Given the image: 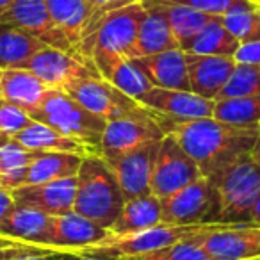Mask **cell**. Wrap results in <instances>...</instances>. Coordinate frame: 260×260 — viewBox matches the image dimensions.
I'll use <instances>...</instances> for the list:
<instances>
[{
    "label": "cell",
    "mask_w": 260,
    "mask_h": 260,
    "mask_svg": "<svg viewBox=\"0 0 260 260\" xmlns=\"http://www.w3.org/2000/svg\"><path fill=\"white\" fill-rule=\"evenodd\" d=\"M159 125L187 152L207 178L217 177L232 162L248 155L260 130L258 125L239 126L216 118L159 121Z\"/></svg>",
    "instance_id": "cell-1"
},
{
    "label": "cell",
    "mask_w": 260,
    "mask_h": 260,
    "mask_svg": "<svg viewBox=\"0 0 260 260\" xmlns=\"http://www.w3.org/2000/svg\"><path fill=\"white\" fill-rule=\"evenodd\" d=\"M145 13V4L136 2L105 15L96 29L82 41L79 55L93 62L100 77L107 79L119 61L132 59L139 23Z\"/></svg>",
    "instance_id": "cell-2"
},
{
    "label": "cell",
    "mask_w": 260,
    "mask_h": 260,
    "mask_svg": "<svg viewBox=\"0 0 260 260\" xmlns=\"http://www.w3.org/2000/svg\"><path fill=\"white\" fill-rule=\"evenodd\" d=\"M230 223H194V224H173L159 223L145 230L128 232V234H107L102 241L89 246L73 249L75 255L94 256L102 260H118L123 256L141 255L153 249L168 248L189 237H194L214 228L228 226Z\"/></svg>",
    "instance_id": "cell-3"
},
{
    "label": "cell",
    "mask_w": 260,
    "mask_h": 260,
    "mask_svg": "<svg viewBox=\"0 0 260 260\" xmlns=\"http://www.w3.org/2000/svg\"><path fill=\"white\" fill-rule=\"evenodd\" d=\"M123 205L125 198L121 194V189L102 155L89 153L82 157L77 173L73 210L109 230L118 219Z\"/></svg>",
    "instance_id": "cell-4"
},
{
    "label": "cell",
    "mask_w": 260,
    "mask_h": 260,
    "mask_svg": "<svg viewBox=\"0 0 260 260\" xmlns=\"http://www.w3.org/2000/svg\"><path fill=\"white\" fill-rule=\"evenodd\" d=\"M30 116L36 121L50 125L61 134L79 141L80 145L89 148L91 153L100 155L102 134L107 121L89 112L66 91L50 89L41 105L30 112Z\"/></svg>",
    "instance_id": "cell-5"
},
{
    "label": "cell",
    "mask_w": 260,
    "mask_h": 260,
    "mask_svg": "<svg viewBox=\"0 0 260 260\" xmlns=\"http://www.w3.org/2000/svg\"><path fill=\"white\" fill-rule=\"evenodd\" d=\"M209 180L219 194L221 223L251 224V209L260 194V164L248 153Z\"/></svg>",
    "instance_id": "cell-6"
},
{
    "label": "cell",
    "mask_w": 260,
    "mask_h": 260,
    "mask_svg": "<svg viewBox=\"0 0 260 260\" xmlns=\"http://www.w3.org/2000/svg\"><path fill=\"white\" fill-rule=\"evenodd\" d=\"M66 93L105 121L118 118H155L153 112L139 105L134 98L119 91L100 75L77 80Z\"/></svg>",
    "instance_id": "cell-7"
},
{
    "label": "cell",
    "mask_w": 260,
    "mask_h": 260,
    "mask_svg": "<svg viewBox=\"0 0 260 260\" xmlns=\"http://www.w3.org/2000/svg\"><path fill=\"white\" fill-rule=\"evenodd\" d=\"M162 223L194 224V223H221L219 221V194L207 177H198L185 187L160 200Z\"/></svg>",
    "instance_id": "cell-8"
},
{
    "label": "cell",
    "mask_w": 260,
    "mask_h": 260,
    "mask_svg": "<svg viewBox=\"0 0 260 260\" xmlns=\"http://www.w3.org/2000/svg\"><path fill=\"white\" fill-rule=\"evenodd\" d=\"M198 177H202V171L187 152L171 136H164L153 160L150 192L162 200L194 182Z\"/></svg>",
    "instance_id": "cell-9"
},
{
    "label": "cell",
    "mask_w": 260,
    "mask_h": 260,
    "mask_svg": "<svg viewBox=\"0 0 260 260\" xmlns=\"http://www.w3.org/2000/svg\"><path fill=\"white\" fill-rule=\"evenodd\" d=\"M25 68L40 77L48 87L61 91H68V87L80 79L100 75L93 62L86 61L79 54L54 47H45L36 52Z\"/></svg>",
    "instance_id": "cell-10"
},
{
    "label": "cell",
    "mask_w": 260,
    "mask_h": 260,
    "mask_svg": "<svg viewBox=\"0 0 260 260\" xmlns=\"http://www.w3.org/2000/svg\"><path fill=\"white\" fill-rule=\"evenodd\" d=\"M139 105L153 112L159 121H189L212 118L214 100L203 98L192 91L152 87L136 98Z\"/></svg>",
    "instance_id": "cell-11"
},
{
    "label": "cell",
    "mask_w": 260,
    "mask_h": 260,
    "mask_svg": "<svg viewBox=\"0 0 260 260\" xmlns=\"http://www.w3.org/2000/svg\"><path fill=\"white\" fill-rule=\"evenodd\" d=\"M157 118H118L105 123L100 143V155L112 160L164 138Z\"/></svg>",
    "instance_id": "cell-12"
},
{
    "label": "cell",
    "mask_w": 260,
    "mask_h": 260,
    "mask_svg": "<svg viewBox=\"0 0 260 260\" xmlns=\"http://www.w3.org/2000/svg\"><path fill=\"white\" fill-rule=\"evenodd\" d=\"M198 241L212 260H258L260 226L228 224L198 234Z\"/></svg>",
    "instance_id": "cell-13"
},
{
    "label": "cell",
    "mask_w": 260,
    "mask_h": 260,
    "mask_svg": "<svg viewBox=\"0 0 260 260\" xmlns=\"http://www.w3.org/2000/svg\"><path fill=\"white\" fill-rule=\"evenodd\" d=\"M0 23L18 27L48 47L77 54L68 38L54 23L45 0H15L8 13L0 18Z\"/></svg>",
    "instance_id": "cell-14"
},
{
    "label": "cell",
    "mask_w": 260,
    "mask_h": 260,
    "mask_svg": "<svg viewBox=\"0 0 260 260\" xmlns=\"http://www.w3.org/2000/svg\"><path fill=\"white\" fill-rule=\"evenodd\" d=\"M159 143L160 141L150 143L134 152L119 155L112 160H105L114 173L125 202L150 192V178H152L153 160L159 150Z\"/></svg>",
    "instance_id": "cell-15"
},
{
    "label": "cell",
    "mask_w": 260,
    "mask_h": 260,
    "mask_svg": "<svg viewBox=\"0 0 260 260\" xmlns=\"http://www.w3.org/2000/svg\"><path fill=\"white\" fill-rule=\"evenodd\" d=\"M77 192V177L61 180L43 182V184H25L13 189L15 203L41 210L50 216L73 210Z\"/></svg>",
    "instance_id": "cell-16"
},
{
    "label": "cell",
    "mask_w": 260,
    "mask_h": 260,
    "mask_svg": "<svg viewBox=\"0 0 260 260\" xmlns=\"http://www.w3.org/2000/svg\"><path fill=\"white\" fill-rule=\"evenodd\" d=\"M107 234V228L100 226L75 210H70V212L52 216L47 246L55 251L72 253L77 248L102 241Z\"/></svg>",
    "instance_id": "cell-17"
},
{
    "label": "cell",
    "mask_w": 260,
    "mask_h": 260,
    "mask_svg": "<svg viewBox=\"0 0 260 260\" xmlns=\"http://www.w3.org/2000/svg\"><path fill=\"white\" fill-rule=\"evenodd\" d=\"M185 62L191 91L209 100H216L235 68V61L230 55H200L185 52Z\"/></svg>",
    "instance_id": "cell-18"
},
{
    "label": "cell",
    "mask_w": 260,
    "mask_h": 260,
    "mask_svg": "<svg viewBox=\"0 0 260 260\" xmlns=\"http://www.w3.org/2000/svg\"><path fill=\"white\" fill-rule=\"evenodd\" d=\"M132 61L145 73V77L152 82L153 87L191 91L185 52L182 48H171V50H164L159 54L136 57Z\"/></svg>",
    "instance_id": "cell-19"
},
{
    "label": "cell",
    "mask_w": 260,
    "mask_h": 260,
    "mask_svg": "<svg viewBox=\"0 0 260 260\" xmlns=\"http://www.w3.org/2000/svg\"><path fill=\"white\" fill-rule=\"evenodd\" d=\"M143 4L146 13L139 23L132 59L159 54L171 48H180L159 0H143Z\"/></svg>",
    "instance_id": "cell-20"
},
{
    "label": "cell",
    "mask_w": 260,
    "mask_h": 260,
    "mask_svg": "<svg viewBox=\"0 0 260 260\" xmlns=\"http://www.w3.org/2000/svg\"><path fill=\"white\" fill-rule=\"evenodd\" d=\"M50 214H45L41 210L15 203L9 209V212L4 216V219L0 221V234L18 239V241L47 246L48 234H50Z\"/></svg>",
    "instance_id": "cell-21"
},
{
    "label": "cell",
    "mask_w": 260,
    "mask_h": 260,
    "mask_svg": "<svg viewBox=\"0 0 260 260\" xmlns=\"http://www.w3.org/2000/svg\"><path fill=\"white\" fill-rule=\"evenodd\" d=\"M50 89L27 68L2 70V98L25 109L29 114L40 107Z\"/></svg>",
    "instance_id": "cell-22"
},
{
    "label": "cell",
    "mask_w": 260,
    "mask_h": 260,
    "mask_svg": "<svg viewBox=\"0 0 260 260\" xmlns=\"http://www.w3.org/2000/svg\"><path fill=\"white\" fill-rule=\"evenodd\" d=\"M159 223H162L160 200L152 192H146L138 198L126 200L118 219L109 228V234H128L155 226Z\"/></svg>",
    "instance_id": "cell-23"
},
{
    "label": "cell",
    "mask_w": 260,
    "mask_h": 260,
    "mask_svg": "<svg viewBox=\"0 0 260 260\" xmlns=\"http://www.w3.org/2000/svg\"><path fill=\"white\" fill-rule=\"evenodd\" d=\"M48 47L38 38L9 23H0V70L25 68L36 52Z\"/></svg>",
    "instance_id": "cell-24"
},
{
    "label": "cell",
    "mask_w": 260,
    "mask_h": 260,
    "mask_svg": "<svg viewBox=\"0 0 260 260\" xmlns=\"http://www.w3.org/2000/svg\"><path fill=\"white\" fill-rule=\"evenodd\" d=\"M15 139L23 145L25 148L34 152H66L77 153V155H89V148L80 145L79 141L61 134L59 130L52 128L50 125H45L41 121L34 119L27 128H23L20 134L15 136Z\"/></svg>",
    "instance_id": "cell-25"
},
{
    "label": "cell",
    "mask_w": 260,
    "mask_h": 260,
    "mask_svg": "<svg viewBox=\"0 0 260 260\" xmlns=\"http://www.w3.org/2000/svg\"><path fill=\"white\" fill-rule=\"evenodd\" d=\"M50 16L57 29L68 38L73 50L79 54V47L86 36L89 22V8L86 0H45Z\"/></svg>",
    "instance_id": "cell-26"
},
{
    "label": "cell",
    "mask_w": 260,
    "mask_h": 260,
    "mask_svg": "<svg viewBox=\"0 0 260 260\" xmlns=\"http://www.w3.org/2000/svg\"><path fill=\"white\" fill-rule=\"evenodd\" d=\"M40 153L25 148L15 138L0 136V185L13 191L25 184L27 168Z\"/></svg>",
    "instance_id": "cell-27"
},
{
    "label": "cell",
    "mask_w": 260,
    "mask_h": 260,
    "mask_svg": "<svg viewBox=\"0 0 260 260\" xmlns=\"http://www.w3.org/2000/svg\"><path fill=\"white\" fill-rule=\"evenodd\" d=\"M80 162H82V155H77V153L41 152L27 168L25 184H43V182L77 177Z\"/></svg>",
    "instance_id": "cell-28"
},
{
    "label": "cell",
    "mask_w": 260,
    "mask_h": 260,
    "mask_svg": "<svg viewBox=\"0 0 260 260\" xmlns=\"http://www.w3.org/2000/svg\"><path fill=\"white\" fill-rule=\"evenodd\" d=\"M160 6H162L164 13L168 16V22L173 30L175 38H177V43L182 50H187L191 41L196 38V34L207 25V23L212 22L216 16L209 15V13L196 11L192 8L182 4H175V2H168V0H159Z\"/></svg>",
    "instance_id": "cell-29"
},
{
    "label": "cell",
    "mask_w": 260,
    "mask_h": 260,
    "mask_svg": "<svg viewBox=\"0 0 260 260\" xmlns=\"http://www.w3.org/2000/svg\"><path fill=\"white\" fill-rule=\"evenodd\" d=\"M239 45L241 43L237 38L223 25L221 16H216L212 22L207 23L196 34V38L191 41L185 52L200 55H230V57H234Z\"/></svg>",
    "instance_id": "cell-30"
},
{
    "label": "cell",
    "mask_w": 260,
    "mask_h": 260,
    "mask_svg": "<svg viewBox=\"0 0 260 260\" xmlns=\"http://www.w3.org/2000/svg\"><path fill=\"white\" fill-rule=\"evenodd\" d=\"M212 118L239 126H253L260 123V94L223 98L214 102ZM260 126V125H258Z\"/></svg>",
    "instance_id": "cell-31"
},
{
    "label": "cell",
    "mask_w": 260,
    "mask_h": 260,
    "mask_svg": "<svg viewBox=\"0 0 260 260\" xmlns=\"http://www.w3.org/2000/svg\"><path fill=\"white\" fill-rule=\"evenodd\" d=\"M223 25L239 40V43L260 40V2L246 0L221 16Z\"/></svg>",
    "instance_id": "cell-32"
},
{
    "label": "cell",
    "mask_w": 260,
    "mask_h": 260,
    "mask_svg": "<svg viewBox=\"0 0 260 260\" xmlns=\"http://www.w3.org/2000/svg\"><path fill=\"white\" fill-rule=\"evenodd\" d=\"M253 94H260V66L235 62L234 72L230 73L223 89L217 93L216 100L235 96H253Z\"/></svg>",
    "instance_id": "cell-33"
},
{
    "label": "cell",
    "mask_w": 260,
    "mask_h": 260,
    "mask_svg": "<svg viewBox=\"0 0 260 260\" xmlns=\"http://www.w3.org/2000/svg\"><path fill=\"white\" fill-rule=\"evenodd\" d=\"M105 80L116 86L119 91H123L125 94H128L130 98H138L139 94L146 93L148 89H152V82L145 77V73L134 64L132 59H123L118 64L112 68V72L109 73V77Z\"/></svg>",
    "instance_id": "cell-34"
},
{
    "label": "cell",
    "mask_w": 260,
    "mask_h": 260,
    "mask_svg": "<svg viewBox=\"0 0 260 260\" xmlns=\"http://www.w3.org/2000/svg\"><path fill=\"white\" fill-rule=\"evenodd\" d=\"M118 260H212L202 242L198 241V235L189 237L185 241H180L173 246L168 248L153 249L148 253H141V255H132V256H123Z\"/></svg>",
    "instance_id": "cell-35"
},
{
    "label": "cell",
    "mask_w": 260,
    "mask_h": 260,
    "mask_svg": "<svg viewBox=\"0 0 260 260\" xmlns=\"http://www.w3.org/2000/svg\"><path fill=\"white\" fill-rule=\"evenodd\" d=\"M32 116L25 109L18 107L9 100H0V136L4 138H15L23 128L32 123Z\"/></svg>",
    "instance_id": "cell-36"
},
{
    "label": "cell",
    "mask_w": 260,
    "mask_h": 260,
    "mask_svg": "<svg viewBox=\"0 0 260 260\" xmlns=\"http://www.w3.org/2000/svg\"><path fill=\"white\" fill-rule=\"evenodd\" d=\"M86 2H87V8H89V22H87L84 40L96 29V25L100 23V20L104 18L105 15H109V13H112V11H118V9H123L130 4H136V2H143V0H86Z\"/></svg>",
    "instance_id": "cell-37"
},
{
    "label": "cell",
    "mask_w": 260,
    "mask_h": 260,
    "mask_svg": "<svg viewBox=\"0 0 260 260\" xmlns=\"http://www.w3.org/2000/svg\"><path fill=\"white\" fill-rule=\"evenodd\" d=\"M54 249L47 246L32 244V242L18 241V239L8 237V235L0 234V260H9L20 255H32V253H47Z\"/></svg>",
    "instance_id": "cell-38"
},
{
    "label": "cell",
    "mask_w": 260,
    "mask_h": 260,
    "mask_svg": "<svg viewBox=\"0 0 260 260\" xmlns=\"http://www.w3.org/2000/svg\"><path fill=\"white\" fill-rule=\"evenodd\" d=\"M168 2H175V4H182L192 8L196 11L209 13L214 16H223L226 15L230 9H234L235 6L242 4L246 0H168Z\"/></svg>",
    "instance_id": "cell-39"
},
{
    "label": "cell",
    "mask_w": 260,
    "mask_h": 260,
    "mask_svg": "<svg viewBox=\"0 0 260 260\" xmlns=\"http://www.w3.org/2000/svg\"><path fill=\"white\" fill-rule=\"evenodd\" d=\"M234 61L239 64H256L260 66V40L241 43L234 54Z\"/></svg>",
    "instance_id": "cell-40"
},
{
    "label": "cell",
    "mask_w": 260,
    "mask_h": 260,
    "mask_svg": "<svg viewBox=\"0 0 260 260\" xmlns=\"http://www.w3.org/2000/svg\"><path fill=\"white\" fill-rule=\"evenodd\" d=\"M64 251H47V253H32V255H20L9 260H62Z\"/></svg>",
    "instance_id": "cell-41"
},
{
    "label": "cell",
    "mask_w": 260,
    "mask_h": 260,
    "mask_svg": "<svg viewBox=\"0 0 260 260\" xmlns=\"http://www.w3.org/2000/svg\"><path fill=\"white\" fill-rule=\"evenodd\" d=\"M15 205V198H13L11 191L4 189L0 185V221L4 219V216L9 212V209Z\"/></svg>",
    "instance_id": "cell-42"
},
{
    "label": "cell",
    "mask_w": 260,
    "mask_h": 260,
    "mask_svg": "<svg viewBox=\"0 0 260 260\" xmlns=\"http://www.w3.org/2000/svg\"><path fill=\"white\" fill-rule=\"evenodd\" d=\"M249 223L255 224V226H260V194H258V198L255 200V205H253V209H251Z\"/></svg>",
    "instance_id": "cell-43"
},
{
    "label": "cell",
    "mask_w": 260,
    "mask_h": 260,
    "mask_svg": "<svg viewBox=\"0 0 260 260\" xmlns=\"http://www.w3.org/2000/svg\"><path fill=\"white\" fill-rule=\"evenodd\" d=\"M249 155H251V159L255 160L256 164H260V130H258V136H256L255 145H253V148H251V152H249Z\"/></svg>",
    "instance_id": "cell-44"
},
{
    "label": "cell",
    "mask_w": 260,
    "mask_h": 260,
    "mask_svg": "<svg viewBox=\"0 0 260 260\" xmlns=\"http://www.w3.org/2000/svg\"><path fill=\"white\" fill-rule=\"evenodd\" d=\"M62 260H102V258H94V256H86V255H75V253H66L62 256Z\"/></svg>",
    "instance_id": "cell-45"
},
{
    "label": "cell",
    "mask_w": 260,
    "mask_h": 260,
    "mask_svg": "<svg viewBox=\"0 0 260 260\" xmlns=\"http://www.w3.org/2000/svg\"><path fill=\"white\" fill-rule=\"evenodd\" d=\"M13 2H15V0H0V18L8 13V9L13 6Z\"/></svg>",
    "instance_id": "cell-46"
},
{
    "label": "cell",
    "mask_w": 260,
    "mask_h": 260,
    "mask_svg": "<svg viewBox=\"0 0 260 260\" xmlns=\"http://www.w3.org/2000/svg\"><path fill=\"white\" fill-rule=\"evenodd\" d=\"M0 100H2V70H0Z\"/></svg>",
    "instance_id": "cell-47"
},
{
    "label": "cell",
    "mask_w": 260,
    "mask_h": 260,
    "mask_svg": "<svg viewBox=\"0 0 260 260\" xmlns=\"http://www.w3.org/2000/svg\"><path fill=\"white\" fill-rule=\"evenodd\" d=\"M258 125H260V123H258Z\"/></svg>",
    "instance_id": "cell-48"
},
{
    "label": "cell",
    "mask_w": 260,
    "mask_h": 260,
    "mask_svg": "<svg viewBox=\"0 0 260 260\" xmlns=\"http://www.w3.org/2000/svg\"><path fill=\"white\" fill-rule=\"evenodd\" d=\"M258 260H260V258H258Z\"/></svg>",
    "instance_id": "cell-49"
}]
</instances>
